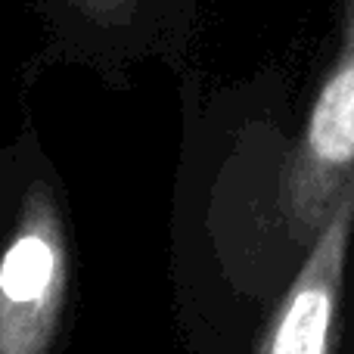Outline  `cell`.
<instances>
[{"mask_svg":"<svg viewBox=\"0 0 354 354\" xmlns=\"http://www.w3.org/2000/svg\"><path fill=\"white\" fill-rule=\"evenodd\" d=\"M354 183V0H345L339 50L277 183V227L301 258Z\"/></svg>","mask_w":354,"mask_h":354,"instance_id":"1","label":"cell"},{"mask_svg":"<svg viewBox=\"0 0 354 354\" xmlns=\"http://www.w3.org/2000/svg\"><path fill=\"white\" fill-rule=\"evenodd\" d=\"M354 233V183L299 261L255 354H333L345 261Z\"/></svg>","mask_w":354,"mask_h":354,"instance_id":"2","label":"cell"},{"mask_svg":"<svg viewBox=\"0 0 354 354\" xmlns=\"http://www.w3.org/2000/svg\"><path fill=\"white\" fill-rule=\"evenodd\" d=\"M53 277V249L41 236H25L6 252L0 268V289L12 301L37 299Z\"/></svg>","mask_w":354,"mask_h":354,"instance_id":"3","label":"cell"}]
</instances>
